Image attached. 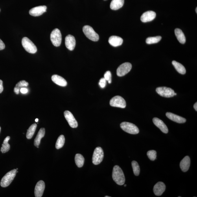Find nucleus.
<instances>
[{
  "label": "nucleus",
  "mask_w": 197,
  "mask_h": 197,
  "mask_svg": "<svg viewBox=\"0 0 197 197\" xmlns=\"http://www.w3.org/2000/svg\"><path fill=\"white\" fill-rule=\"evenodd\" d=\"M113 179L114 181L118 185H124L125 181V178L124 173L121 168L119 166L115 165L113 168Z\"/></svg>",
  "instance_id": "obj_1"
},
{
  "label": "nucleus",
  "mask_w": 197,
  "mask_h": 197,
  "mask_svg": "<svg viewBox=\"0 0 197 197\" xmlns=\"http://www.w3.org/2000/svg\"><path fill=\"white\" fill-rule=\"evenodd\" d=\"M17 169H13L6 174L2 178L1 185L2 187H6L10 185L16 176Z\"/></svg>",
  "instance_id": "obj_2"
},
{
  "label": "nucleus",
  "mask_w": 197,
  "mask_h": 197,
  "mask_svg": "<svg viewBox=\"0 0 197 197\" xmlns=\"http://www.w3.org/2000/svg\"><path fill=\"white\" fill-rule=\"evenodd\" d=\"M120 128L126 132L132 134H136L139 133L138 127L134 124L128 122H123L120 124Z\"/></svg>",
  "instance_id": "obj_3"
},
{
  "label": "nucleus",
  "mask_w": 197,
  "mask_h": 197,
  "mask_svg": "<svg viewBox=\"0 0 197 197\" xmlns=\"http://www.w3.org/2000/svg\"><path fill=\"white\" fill-rule=\"evenodd\" d=\"M22 44L24 49L29 53L34 54L37 52L36 46L27 37H24L22 39Z\"/></svg>",
  "instance_id": "obj_4"
},
{
  "label": "nucleus",
  "mask_w": 197,
  "mask_h": 197,
  "mask_svg": "<svg viewBox=\"0 0 197 197\" xmlns=\"http://www.w3.org/2000/svg\"><path fill=\"white\" fill-rule=\"evenodd\" d=\"M83 32L85 36L92 41H97L99 39L98 35L90 26L88 25L84 26L83 28Z\"/></svg>",
  "instance_id": "obj_5"
},
{
  "label": "nucleus",
  "mask_w": 197,
  "mask_h": 197,
  "mask_svg": "<svg viewBox=\"0 0 197 197\" xmlns=\"http://www.w3.org/2000/svg\"><path fill=\"white\" fill-rule=\"evenodd\" d=\"M50 40L53 44L55 47L60 46L62 41V36L60 30L58 28H55L50 34Z\"/></svg>",
  "instance_id": "obj_6"
},
{
  "label": "nucleus",
  "mask_w": 197,
  "mask_h": 197,
  "mask_svg": "<svg viewBox=\"0 0 197 197\" xmlns=\"http://www.w3.org/2000/svg\"><path fill=\"white\" fill-rule=\"evenodd\" d=\"M104 158V152L102 149L98 147L95 148L93 154V163L94 165H97L102 161Z\"/></svg>",
  "instance_id": "obj_7"
},
{
  "label": "nucleus",
  "mask_w": 197,
  "mask_h": 197,
  "mask_svg": "<svg viewBox=\"0 0 197 197\" xmlns=\"http://www.w3.org/2000/svg\"><path fill=\"white\" fill-rule=\"evenodd\" d=\"M157 93L161 96L165 98L172 97L174 96V90L165 87H159L156 89Z\"/></svg>",
  "instance_id": "obj_8"
},
{
  "label": "nucleus",
  "mask_w": 197,
  "mask_h": 197,
  "mask_svg": "<svg viewBox=\"0 0 197 197\" xmlns=\"http://www.w3.org/2000/svg\"><path fill=\"white\" fill-rule=\"evenodd\" d=\"M109 104L111 106L121 108H125L126 105L125 100L119 96H116L112 98Z\"/></svg>",
  "instance_id": "obj_9"
},
{
  "label": "nucleus",
  "mask_w": 197,
  "mask_h": 197,
  "mask_svg": "<svg viewBox=\"0 0 197 197\" xmlns=\"http://www.w3.org/2000/svg\"><path fill=\"white\" fill-rule=\"evenodd\" d=\"M132 68V65L129 63H125L120 65L118 68L117 73L118 76L125 75Z\"/></svg>",
  "instance_id": "obj_10"
},
{
  "label": "nucleus",
  "mask_w": 197,
  "mask_h": 197,
  "mask_svg": "<svg viewBox=\"0 0 197 197\" xmlns=\"http://www.w3.org/2000/svg\"><path fill=\"white\" fill-rule=\"evenodd\" d=\"M64 115L66 119L71 128H77L78 122L71 112L65 111L64 112Z\"/></svg>",
  "instance_id": "obj_11"
},
{
  "label": "nucleus",
  "mask_w": 197,
  "mask_h": 197,
  "mask_svg": "<svg viewBox=\"0 0 197 197\" xmlns=\"http://www.w3.org/2000/svg\"><path fill=\"white\" fill-rule=\"evenodd\" d=\"M47 7L45 6H41L33 8L29 11V14L32 16L38 17L46 12Z\"/></svg>",
  "instance_id": "obj_12"
},
{
  "label": "nucleus",
  "mask_w": 197,
  "mask_h": 197,
  "mask_svg": "<svg viewBox=\"0 0 197 197\" xmlns=\"http://www.w3.org/2000/svg\"><path fill=\"white\" fill-rule=\"evenodd\" d=\"M45 188V184L44 182L40 180L36 184L34 190L35 197H41L43 194L44 190Z\"/></svg>",
  "instance_id": "obj_13"
},
{
  "label": "nucleus",
  "mask_w": 197,
  "mask_h": 197,
  "mask_svg": "<svg viewBox=\"0 0 197 197\" xmlns=\"http://www.w3.org/2000/svg\"><path fill=\"white\" fill-rule=\"evenodd\" d=\"M65 44L66 47L69 50L71 51L73 50L76 45V40L74 37L70 34L66 37Z\"/></svg>",
  "instance_id": "obj_14"
},
{
  "label": "nucleus",
  "mask_w": 197,
  "mask_h": 197,
  "mask_svg": "<svg viewBox=\"0 0 197 197\" xmlns=\"http://www.w3.org/2000/svg\"><path fill=\"white\" fill-rule=\"evenodd\" d=\"M156 17V13L153 11H149L143 13L141 17V20L143 23H147L153 20Z\"/></svg>",
  "instance_id": "obj_15"
},
{
  "label": "nucleus",
  "mask_w": 197,
  "mask_h": 197,
  "mask_svg": "<svg viewBox=\"0 0 197 197\" xmlns=\"http://www.w3.org/2000/svg\"><path fill=\"white\" fill-rule=\"evenodd\" d=\"M165 189V184L162 182H159L154 186L153 191L155 195L159 196L163 194Z\"/></svg>",
  "instance_id": "obj_16"
},
{
  "label": "nucleus",
  "mask_w": 197,
  "mask_h": 197,
  "mask_svg": "<svg viewBox=\"0 0 197 197\" xmlns=\"http://www.w3.org/2000/svg\"><path fill=\"white\" fill-rule=\"evenodd\" d=\"M153 121L155 125L159 128L162 132L165 134L168 133L167 127L162 120L158 118H154L153 119Z\"/></svg>",
  "instance_id": "obj_17"
},
{
  "label": "nucleus",
  "mask_w": 197,
  "mask_h": 197,
  "mask_svg": "<svg viewBox=\"0 0 197 197\" xmlns=\"http://www.w3.org/2000/svg\"><path fill=\"white\" fill-rule=\"evenodd\" d=\"M166 115L169 119L179 124L184 123L186 122L185 118L172 113L168 112L166 113Z\"/></svg>",
  "instance_id": "obj_18"
},
{
  "label": "nucleus",
  "mask_w": 197,
  "mask_h": 197,
  "mask_svg": "<svg viewBox=\"0 0 197 197\" xmlns=\"http://www.w3.org/2000/svg\"><path fill=\"white\" fill-rule=\"evenodd\" d=\"M52 80L54 83L61 87H65L67 85V81L62 77L54 74L52 77Z\"/></svg>",
  "instance_id": "obj_19"
},
{
  "label": "nucleus",
  "mask_w": 197,
  "mask_h": 197,
  "mask_svg": "<svg viewBox=\"0 0 197 197\" xmlns=\"http://www.w3.org/2000/svg\"><path fill=\"white\" fill-rule=\"evenodd\" d=\"M109 42L113 47H117L122 44L123 43V39L119 37L111 36L109 38Z\"/></svg>",
  "instance_id": "obj_20"
},
{
  "label": "nucleus",
  "mask_w": 197,
  "mask_h": 197,
  "mask_svg": "<svg viewBox=\"0 0 197 197\" xmlns=\"http://www.w3.org/2000/svg\"><path fill=\"white\" fill-rule=\"evenodd\" d=\"M190 163V159L188 156H185L182 160L180 163V167L183 172H187L189 169Z\"/></svg>",
  "instance_id": "obj_21"
},
{
  "label": "nucleus",
  "mask_w": 197,
  "mask_h": 197,
  "mask_svg": "<svg viewBox=\"0 0 197 197\" xmlns=\"http://www.w3.org/2000/svg\"><path fill=\"white\" fill-rule=\"evenodd\" d=\"M124 0H112L110 3V7L113 10H118L123 6Z\"/></svg>",
  "instance_id": "obj_22"
},
{
  "label": "nucleus",
  "mask_w": 197,
  "mask_h": 197,
  "mask_svg": "<svg viewBox=\"0 0 197 197\" xmlns=\"http://www.w3.org/2000/svg\"><path fill=\"white\" fill-rule=\"evenodd\" d=\"M175 34L179 42L181 43H185L186 38L184 34L181 29L177 28L174 31Z\"/></svg>",
  "instance_id": "obj_23"
},
{
  "label": "nucleus",
  "mask_w": 197,
  "mask_h": 197,
  "mask_svg": "<svg viewBox=\"0 0 197 197\" xmlns=\"http://www.w3.org/2000/svg\"><path fill=\"white\" fill-rule=\"evenodd\" d=\"M45 134V129L42 128L39 130L36 139H34V144L35 146H38L40 144L41 140Z\"/></svg>",
  "instance_id": "obj_24"
},
{
  "label": "nucleus",
  "mask_w": 197,
  "mask_h": 197,
  "mask_svg": "<svg viewBox=\"0 0 197 197\" xmlns=\"http://www.w3.org/2000/svg\"><path fill=\"white\" fill-rule=\"evenodd\" d=\"M172 63L174 66L175 68L179 73L182 74H185L186 73V71L185 68L181 63L175 61H173Z\"/></svg>",
  "instance_id": "obj_25"
},
{
  "label": "nucleus",
  "mask_w": 197,
  "mask_h": 197,
  "mask_svg": "<svg viewBox=\"0 0 197 197\" xmlns=\"http://www.w3.org/2000/svg\"><path fill=\"white\" fill-rule=\"evenodd\" d=\"M10 137H7L4 139L3 144H2V147L1 148V152L3 153H5L8 152L10 149V146L8 143L9 140L10 139Z\"/></svg>",
  "instance_id": "obj_26"
},
{
  "label": "nucleus",
  "mask_w": 197,
  "mask_h": 197,
  "mask_svg": "<svg viewBox=\"0 0 197 197\" xmlns=\"http://www.w3.org/2000/svg\"><path fill=\"white\" fill-rule=\"evenodd\" d=\"M75 162L78 167H82L84 163V157L81 154H77L75 157Z\"/></svg>",
  "instance_id": "obj_27"
},
{
  "label": "nucleus",
  "mask_w": 197,
  "mask_h": 197,
  "mask_svg": "<svg viewBox=\"0 0 197 197\" xmlns=\"http://www.w3.org/2000/svg\"><path fill=\"white\" fill-rule=\"evenodd\" d=\"M37 127V125L36 124H34L32 125L30 127L29 129L28 130L27 133H26V137L27 139H31L33 136L35 131Z\"/></svg>",
  "instance_id": "obj_28"
},
{
  "label": "nucleus",
  "mask_w": 197,
  "mask_h": 197,
  "mask_svg": "<svg viewBox=\"0 0 197 197\" xmlns=\"http://www.w3.org/2000/svg\"><path fill=\"white\" fill-rule=\"evenodd\" d=\"M65 141V139L64 136L61 135L59 137L56 144V148L58 149L62 148L64 145Z\"/></svg>",
  "instance_id": "obj_29"
},
{
  "label": "nucleus",
  "mask_w": 197,
  "mask_h": 197,
  "mask_svg": "<svg viewBox=\"0 0 197 197\" xmlns=\"http://www.w3.org/2000/svg\"><path fill=\"white\" fill-rule=\"evenodd\" d=\"M131 165H132L134 174L136 176H139L140 171L139 164L137 162L133 161L131 163Z\"/></svg>",
  "instance_id": "obj_30"
},
{
  "label": "nucleus",
  "mask_w": 197,
  "mask_h": 197,
  "mask_svg": "<svg viewBox=\"0 0 197 197\" xmlns=\"http://www.w3.org/2000/svg\"><path fill=\"white\" fill-rule=\"evenodd\" d=\"M162 38L161 36L148 37L146 39V43L148 44L157 43L160 41Z\"/></svg>",
  "instance_id": "obj_31"
},
{
  "label": "nucleus",
  "mask_w": 197,
  "mask_h": 197,
  "mask_svg": "<svg viewBox=\"0 0 197 197\" xmlns=\"http://www.w3.org/2000/svg\"><path fill=\"white\" fill-rule=\"evenodd\" d=\"M148 156L150 160L154 161L156 159L157 152L154 150L149 151L147 153Z\"/></svg>",
  "instance_id": "obj_32"
},
{
  "label": "nucleus",
  "mask_w": 197,
  "mask_h": 197,
  "mask_svg": "<svg viewBox=\"0 0 197 197\" xmlns=\"http://www.w3.org/2000/svg\"><path fill=\"white\" fill-rule=\"evenodd\" d=\"M28 85V82H26L25 80H22L20 81L18 83L15 87L18 88L20 90V89L22 88L27 87Z\"/></svg>",
  "instance_id": "obj_33"
},
{
  "label": "nucleus",
  "mask_w": 197,
  "mask_h": 197,
  "mask_svg": "<svg viewBox=\"0 0 197 197\" xmlns=\"http://www.w3.org/2000/svg\"><path fill=\"white\" fill-rule=\"evenodd\" d=\"M111 74L109 71H107L104 74V78L106 81H108L109 84L111 83Z\"/></svg>",
  "instance_id": "obj_34"
},
{
  "label": "nucleus",
  "mask_w": 197,
  "mask_h": 197,
  "mask_svg": "<svg viewBox=\"0 0 197 197\" xmlns=\"http://www.w3.org/2000/svg\"><path fill=\"white\" fill-rule=\"evenodd\" d=\"M106 81H107L104 78H102L100 79L99 82V85L101 88H104L105 86H106Z\"/></svg>",
  "instance_id": "obj_35"
},
{
  "label": "nucleus",
  "mask_w": 197,
  "mask_h": 197,
  "mask_svg": "<svg viewBox=\"0 0 197 197\" xmlns=\"http://www.w3.org/2000/svg\"><path fill=\"white\" fill-rule=\"evenodd\" d=\"M5 45L3 41L0 39V50H3L5 48Z\"/></svg>",
  "instance_id": "obj_36"
},
{
  "label": "nucleus",
  "mask_w": 197,
  "mask_h": 197,
  "mask_svg": "<svg viewBox=\"0 0 197 197\" xmlns=\"http://www.w3.org/2000/svg\"><path fill=\"white\" fill-rule=\"evenodd\" d=\"M21 93L23 94H25L28 93V89L25 88H22L20 89Z\"/></svg>",
  "instance_id": "obj_37"
},
{
  "label": "nucleus",
  "mask_w": 197,
  "mask_h": 197,
  "mask_svg": "<svg viewBox=\"0 0 197 197\" xmlns=\"http://www.w3.org/2000/svg\"><path fill=\"white\" fill-rule=\"evenodd\" d=\"M3 81L0 80V93L3 92Z\"/></svg>",
  "instance_id": "obj_38"
},
{
  "label": "nucleus",
  "mask_w": 197,
  "mask_h": 197,
  "mask_svg": "<svg viewBox=\"0 0 197 197\" xmlns=\"http://www.w3.org/2000/svg\"><path fill=\"white\" fill-rule=\"evenodd\" d=\"M19 91L20 89H19L16 87H15L14 88V92L16 94H18L19 93Z\"/></svg>",
  "instance_id": "obj_39"
},
{
  "label": "nucleus",
  "mask_w": 197,
  "mask_h": 197,
  "mask_svg": "<svg viewBox=\"0 0 197 197\" xmlns=\"http://www.w3.org/2000/svg\"><path fill=\"white\" fill-rule=\"evenodd\" d=\"M194 109H195V110L197 111V102H196L195 104H194Z\"/></svg>",
  "instance_id": "obj_40"
},
{
  "label": "nucleus",
  "mask_w": 197,
  "mask_h": 197,
  "mask_svg": "<svg viewBox=\"0 0 197 197\" xmlns=\"http://www.w3.org/2000/svg\"><path fill=\"white\" fill-rule=\"evenodd\" d=\"M38 119H37H37H36V120H35V121H36V122H38Z\"/></svg>",
  "instance_id": "obj_41"
},
{
  "label": "nucleus",
  "mask_w": 197,
  "mask_h": 197,
  "mask_svg": "<svg viewBox=\"0 0 197 197\" xmlns=\"http://www.w3.org/2000/svg\"><path fill=\"white\" fill-rule=\"evenodd\" d=\"M197 8H196V13H197Z\"/></svg>",
  "instance_id": "obj_42"
},
{
  "label": "nucleus",
  "mask_w": 197,
  "mask_h": 197,
  "mask_svg": "<svg viewBox=\"0 0 197 197\" xmlns=\"http://www.w3.org/2000/svg\"><path fill=\"white\" fill-rule=\"evenodd\" d=\"M177 95V93H175L174 95Z\"/></svg>",
  "instance_id": "obj_43"
},
{
  "label": "nucleus",
  "mask_w": 197,
  "mask_h": 197,
  "mask_svg": "<svg viewBox=\"0 0 197 197\" xmlns=\"http://www.w3.org/2000/svg\"><path fill=\"white\" fill-rule=\"evenodd\" d=\"M105 197H110V196H105Z\"/></svg>",
  "instance_id": "obj_44"
},
{
  "label": "nucleus",
  "mask_w": 197,
  "mask_h": 197,
  "mask_svg": "<svg viewBox=\"0 0 197 197\" xmlns=\"http://www.w3.org/2000/svg\"><path fill=\"white\" fill-rule=\"evenodd\" d=\"M124 187H126V184L124 185Z\"/></svg>",
  "instance_id": "obj_45"
},
{
  "label": "nucleus",
  "mask_w": 197,
  "mask_h": 197,
  "mask_svg": "<svg viewBox=\"0 0 197 197\" xmlns=\"http://www.w3.org/2000/svg\"><path fill=\"white\" fill-rule=\"evenodd\" d=\"M1 127H0V132H1Z\"/></svg>",
  "instance_id": "obj_46"
},
{
  "label": "nucleus",
  "mask_w": 197,
  "mask_h": 197,
  "mask_svg": "<svg viewBox=\"0 0 197 197\" xmlns=\"http://www.w3.org/2000/svg\"><path fill=\"white\" fill-rule=\"evenodd\" d=\"M37 148H39V146H37Z\"/></svg>",
  "instance_id": "obj_47"
},
{
  "label": "nucleus",
  "mask_w": 197,
  "mask_h": 197,
  "mask_svg": "<svg viewBox=\"0 0 197 197\" xmlns=\"http://www.w3.org/2000/svg\"><path fill=\"white\" fill-rule=\"evenodd\" d=\"M17 170L18 169V168H17Z\"/></svg>",
  "instance_id": "obj_48"
},
{
  "label": "nucleus",
  "mask_w": 197,
  "mask_h": 197,
  "mask_svg": "<svg viewBox=\"0 0 197 197\" xmlns=\"http://www.w3.org/2000/svg\"><path fill=\"white\" fill-rule=\"evenodd\" d=\"M104 1H106V0H104Z\"/></svg>",
  "instance_id": "obj_49"
}]
</instances>
